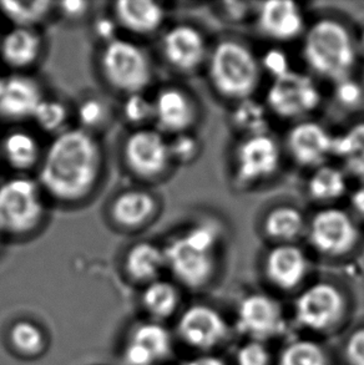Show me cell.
I'll return each instance as SVG.
<instances>
[{
	"label": "cell",
	"instance_id": "obj_1",
	"mask_svg": "<svg viewBox=\"0 0 364 365\" xmlns=\"http://www.w3.org/2000/svg\"><path fill=\"white\" fill-rule=\"evenodd\" d=\"M103 168V150L93 133L65 128L43 153L38 182L59 202H80L95 191Z\"/></svg>",
	"mask_w": 364,
	"mask_h": 365
},
{
	"label": "cell",
	"instance_id": "obj_2",
	"mask_svg": "<svg viewBox=\"0 0 364 365\" xmlns=\"http://www.w3.org/2000/svg\"><path fill=\"white\" fill-rule=\"evenodd\" d=\"M228 228L223 218L205 215L175 235L165 245L166 269L175 283L192 292L210 289L223 271Z\"/></svg>",
	"mask_w": 364,
	"mask_h": 365
},
{
	"label": "cell",
	"instance_id": "obj_3",
	"mask_svg": "<svg viewBox=\"0 0 364 365\" xmlns=\"http://www.w3.org/2000/svg\"><path fill=\"white\" fill-rule=\"evenodd\" d=\"M300 58L305 71L330 85L353 78L360 63L357 30L337 14L310 20L300 39Z\"/></svg>",
	"mask_w": 364,
	"mask_h": 365
},
{
	"label": "cell",
	"instance_id": "obj_4",
	"mask_svg": "<svg viewBox=\"0 0 364 365\" xmlns=\"http://www.w3.org/2000/svg\"><path fill=\"white\" fill-rule=\"evenodd\" d=\"M353 312V297L342 282L317 277L292 297L290 326L298 334L327 341L350 329Z\"/></svg>",
	"mask_w": 364,
	"mask_h": 365
},
{
	"label": "cell",
	"instance_id": "obj_5",
	"mask_svg": "<svg viewBox=\"0 0 364 365\" xmlns=\"http://www.w3.org/2000/svg\"><path fill=\"white\" fill-rule=\"evenodd\" d=\"M203 71L213 95L228 105L256 98L265 75L260 55L236 35L212 43Z\"/></svg>",
	"mask_w": 364,
	"mask_h": 365
},
{
	"label": "cell",
	"instance_id": "obj_6",
	"mask_svg": "<svg viewBox=\"0 0 364 365\" xmlns=\"http://www.w3.org/2000/svg\"><path fill=\"white\" fill-rule=\"evenodd\" d=\"M285 160L280 140L272 133L237 138L230 150L228 182L237 193H248L275 181Z\"/></svg>",
	"mask_w": 364,
	"mask_h": 365
},
{
	"label": "cell",
	"instance_id": "obj_7",
	"mask_svg": "<svg viewBox=\"0 0 364 365\" xmlns=\"http://www.w3.org/2000/svg\"><path fill=\"white\" fill-rule=\"evenodd\" d=\"M305 242L313 258L342 263L357 256L363 246L364 232L347 208H315L308 215Z\"/></svg>",
	"mask_w": 364,
	"mask_h": 365
},
{
	"label": "cell",
	"instance_id": "obj_8",
	"mask_svg": "<svg viewBox=\"0 0 364 365\" xmlns=\"http://www.w3.org/2000/svg\"><path fill=\"white\" fill-rule=\"evenodd\" d=\"M235 334L241 339L272 344L285 339L290 331V312L282 298L267 289L246 292L240 297L232 317Z\"/></svg>",
	"mask_w": 364,
	"mask_h": 365
},
{
	"label": "cell",
	"instance_id": "obj_9",
	"mask_svg": "<svg viewBox=\"0 0 364 365\" xmlns=\"http://www.w3.org/2000/svg\"><path fill=\"white\" fill-rule=\"evenodd\" d=\"M263 103L272 119L295 123L315 118L325 103L318 80L307 71L292 68L270 80Z\"/></svg>",
	"mask_w": 364,
	"mask_h": 365
},
{
	"label": "cell",
	"instance_id": "obj_10",
	"mask_svg": "<svg viewBox=\"0 0 364 365\" xmlns=\"http://www.w3.org/2000/svg\"><path fill=\"white\" fill-rule=\"evenodd\" d=\"M315 259L302 243L270 245L260 259L265 289L275 296L292 298L315 277Z\"/></svg>",
	"mask_w": 364,
	"mask_h": 365
},
{
	"label": "cell",
	"instance_id": "obj_11",
	"mask_svg": "<svg viewBox=\"0 0 364 365\" xmlns=\"http://www.w3.org/2000/svg\"><path fill=\"white\" fill-rule=\"evenodd\" d=\"M45 217L43 190L33 178L18 176L0 185V233L25 237L41 226Z\"/></svg>",
	"mask_w": 364,
	"mask_h": 365
},
{
	"label": "cell",
	"instance_id": "obj_12",
	"mask_svg": "<svg viewBox=\"0 0 364 365\" xmlns=\"http://www.w3.org/2000/svg\"><path fill=\"white\" fill-rule=\"evenodd\" d=\"M98 65L106 84L125 95L143 93L153 81L148 55L130 40L116 38L103 45Z\"/></svg>",
	"mask_w": 364,
	"mask_h": 365
},
{
	"label": "cell",
	"instance_id": "obj_13",
	"mask_svg": "<svg viewBox=\"0 0 364 365\" xmlns=\"http://www.w3.org/2000/svg\"><path fill=\"white\" fill-rule=\"evenodd\" d=\"M178 339L197 354H220L235 338L232 319L210 303L186 307L176 323Z\"/></svg>",
	"mask_w": 364,
	"mask_h": 365
},
{
	"label": "cell",
	"instance_id": "obj_14",
	"mask_svg": "<svg viewBox=\"0 0 364 365\" xmlns=\"http://www.w3.org/2000/svg\"><path fill=\"white\" fill-rule=\"evenodd\" d=\"M335 135L315 118L290 123L280 140L285 160L307 173L333 161Z\"/></svg>",
	"mask_w": 364,
	"mask_h": 365
},
{
	"label": "cell",
	"instance_id": "obj_15",
	"mask_svg": "<svg viewBox=\"0 0 364 365\" xmlns=\"http://www.w3.org/2000/svg\"><path fill=\"white\" fill-rule=\"evenodd\" d=\"M123 163L133 176L146 181L163 178L173 166L170 143L156 128H136L125 138Z\"/></svg>",
	"mask_w": 364,
	"mask_h": 365
},
{
	"label": "cell",
	"instance_id": "obj_16",
	"mask_svg": "<svg viewBox=\"0 0 364 365\" xmlns=\"http://www.w3.org/2000/svg\"><path fill=\"white\" fill-rule=\"evenodd\" d=\"M211 44L197 25L178 23L163 33L160 46L165 63L173 71L193 75L205 69Z\"/></svg>",
	"mask_w": 364,
	"mask_h": 365
},
{
	"label": "cell",
	"instance_id": "obj_17",
	"mask_svg": "<svg viewBox=\"0 0 364 365\" xmlns=\"http://www.w3.org/2000/svg\"><path fill=\"white\" fill-rule=\"evenodd\" d=\"M252 19L257 33L275 45L300 41L310 23L300 4L290 0H270L255 4Z\"/></svg>",
	"mask_w": 364,
	"mask_h": 365
},
{
	"label": "cell",
	"instance_id": "obj_18",
	"mask_svg": "<svg viewBox=\"0 0 364 365\" xmlns=\"http://www.w3.org/2000/svg\"><path fill=\"white\" fill-rule=\"evenodd\" d=\"M153 106V121L163 135L193 133L201 121V105L196 96L178 85H168L158 90Z\"/></svg>",
	"mask_w": 364,
	"mask_h": 365
},
{
	"label": "cell",
	"instance_id": "obj_19",
	"mask_svg": "<svg viewBox=\"0 0 364 365\" xmlns=\"http://www.w3.org/2000/svg\"><path fill=\"white\" fill-rule=\"evenodd\" d=\"M173 339L166 327L158 322L141 323L133 328L123 349L128 365H155L173 356Z\"/></svg>",
	"mask_w": 364,
	"mask_h": 365
},
{
	"label": "cell",
	"instance_id": "obj_20",
	"mask_svg": "<svg viewBox=\"0 0 364 365\" xmlns=\"http://www.w3.org/2000/svg\"><path fill=\"white\" fill-rule=\"evenodd\" d=\"M308 215L292 202H275L258 220V233L267 245H287L305 241Z\"/></svg>",
	"mask_w": 364,
	"mask_h": 365
},
{
	"label": "cell",
	"instance_id": "obj_21",
	"mask_svg": "<svg viewBox=\"0 0 364 365\" xmlns=\"http://www.w3.org/2000/svg\"><path fill=\"white\" fill-rule=\"evenodd\" d=\"M158 200L143 188H130L113 198L108 216L116 227L125 231H138L156 217Z\"/></svg>",
	"mask_w": 364,
	"mask_h": 365
},
{
	"label": "cell",
	"instance_id": "obj_22",
	"mask_svg": "<svg viewBox=\"0 0 364 365\" xmlns=\"http://www.w3.org/2000/svg\"><path fill=\"white\" fill-rule=\"evenodd\" d=\"M39 83L28 75L14 74L5 78L0 93V119L24 121L33 119L35 110L43 101Z\"/></svg>",
	"mask_w": 364,
	"mask_h": 365
},
{
	"label": "cell",
	"instance_id": "obj_23",
	"mask_svg": "<svg viewBox=\"0 0 364 365\" xmlns=\"http://www.w3.org/2000/svg\"><path fill=\"white\" fill-rule=\"evenodd\" d=\"M303 190L307 200L317 208L338 206L337 203L350 193V178L338 163L330 161L307 173Z\"/></svg>",
	"mask_w": 364,
	"mask_h": 365
},
{
	"label": "cell",
	"instance_id": "obj_24",
	"mask_svg": "<svg viewBox=\"0 0 364 365\" xmlns=\"http://www.w3.org/2000/svg\"><path fill=\"white\" fill-rule=\"evenodd\" d=\"M166 11L151 0H120L113 5V19L118 28L136 35L156 33L163 25Z\"/></svg>",
	"mask_w": 364,
	"mask_h": 365
},
{
	"label": "cell",
	"instance_id": "obj_25",
	"mask_svg": "<svg viewBox=\"0 0 364 365\" xmlns=\"http://www.w3.org/2000/svg\"><path fill=\"white\" fill-rule=\"evenodd\" d=\"M275 365H338V358L327 341L297 333L275 351Z\"/></svg>",
	"mask_w": 364,
	"mask_h": 365
},
{
	"label": "cell",
	"instance_id": "obj_26",
	"mask_svg": "<svg viewBox=\"0 0 364 365\" xmlns=\"http://www.w3.org/2000/svg\"><path fill=\"white\" fill-rule=\"evenodd\" d=\"M333 161L345 170L350 181L364 185V118L335 133Z\"/></svg>",
	"mask_w": 364,
	"mask_h": 365
},
{
	"label": "cell",
	"instance_id": "obj_27",
	"mask_svg": "<svg viewBox=\"0 0 364 365\" xmlns=\"http://www.w3.org/2000/svg\"><path fill=\"white\" fill-rule=\"evenodd\" d=\"M43 38L33 28H13L0 39V58L9 68L25 70L38 63Z\"/></svg>",
	"mask_w": 364,
	"mask_h": 365
},
{
	"label": "cell",
	"instance_id": "obj_28",
	"mask_svg": "<svg viewBox=\"0 0 364 365\" xmlns=\"http://www.w3.org/2000/svg\"><path fill=\"white\" fill-rule=\"evenodd\" d=\"M123 268L130 279L138 283H151L166 269L163 247L153 242H138L125 255Z\"/></svg>",
	"mask_w": 364,
	"mask_h": 365
},
{
	"label": "cell",
	"instance_id": "obj_29",
	"mask_svg": "<svg viewBox=\"0 0 364 365\" xmlns=\"http://www.w3.org/2000/svg\"><path fill=\"white\" fill-rule=\"evenodd\" d=\"M228 123L237 138L271 133L272 116L263 101L251 98L230 105Z\"/></svg>",
	"mask_w": 364,
	"mask_h": 365
},
{
	"label": "cell",
	"instance_id": "obj_30",
	"mask_svg": "<svg viewBox=\"0 0 364 365\" xmlns=\"http://www.w3.org/2000/svg\"><path fill=\"white\" fill-rule=\"evenodd\" d=\"M145 311L153 321H166L175 316L181 307V287L178 283L158 278L148 283L143 293Z\"/></svg>",
	"mask_w": 364,
	"mask_h": 365
},
{
	"label": "cell",
	"instance_id": "obj_31",
	"mask_svg": "<svg viewBox=\"0 0 364 365\" xmlns=\"http://www.w3.org/2000/svg\"><path fill=\"white\" fill-rule=\"evenodd\" d=\"M1 153L10 168L18 171H28L41 161V148L33 133L15 130L1 141Z\"/></svg>",
	"mask_w": 364,
	"mask_h": 365
},
{
	"label": "cell",
	"instance_id": "obj_32",
	"mask_svg": "<svg viewBox=\"0 0 364 365\" xmlns=\"http://www.w3.org/2000/svg\"><path fill=\"white\" fill-rule=\"evenodd\" d=\"M54 3L45 0L33 1H0V13L9 20L15 28H33L39 24L51 13Z\"/></svg>",
	"mask_w": 364,
	"mask_h": 365
},
{
	"label": "cell",
	"instance_id": "obj_33",
	"mask_svg": "<svg viewBox=\"0 0 364 365\" xmlns=\"http://www.w3.org/2000/svg\"><path fill=\"white\" fill-rule=\"evenodd\" d=\"M231 365H275V351L265 341L241 339L232 353Z\"/></svg>",
	"mask_w": 364,
	"mask_h": 365
},
{
	"label": "cell",
	"instance_id": "obj_34",
	"mask_svg": "<svg viewBox=\"0 0 364 365\" xmlns=\"http://www.w3.org/2000/svg\"><path fill=\"white\" fill-rule=\"evenodd\" d=\"M10 341L15 351L26 356H34L44 351L45 338L39 327L29 322H19L10 331Z\"/></svg>",
	"mask_w": 364,
	"mask_h": 365
},
{
	"label": "cell",
	"instance_id": "obj_35",
	"mask_svg": "<svg viewBox=\"0 0 364 365\" xmlns=\"http://www.w3.org/2000/svg\"><path fill=\"white\" fill-rule=\"evenodd\" d=\"M31 120L45 133L58 135L65 130V123L68 121V109L59 100L44 98L38 109L35 110Z\"/></svg>",
	"mask_w": 364,
	"mask_h": 365
},
{
	"label": "cell",
	"instance_id": "obj_36",
	"mask_svg": "<svg viewBox=\"0 0 364 365\" xmlns=\"http://www.w3.org/2000/svg\"><path fill=\"white\" fill-rule=\"evenodd\" d=\"M170 153L173 165L188 166L200 158L202 153V141L193 133H180L168 140Z\"/></svg>",
	"mask_w": 364,
	"mask_h": 365
},
{
	"label": "cell",
	"instance_id": "obj_37",
	"mask_svg": "<svg viewBox=\"0 0 364 365\" xmlns=\"http://www.w3.org/2000/svg\"><path fill=\"white\" fill-rule=\"evenodd\" d=\"M338 364L364 365V323L350 327L343 334Z\"/></svg>",
	"mask_w": 364,
	"mask_h": 365
},
{
	"label": "cell",
	"instance_id": "obj_38",
	"mask_svg": "<svg viewBox=\"0 0 364 365\" xmlns=\"http://www.w3.org/2000/svg\"><path fill=\"white\" fill-rule=\"evenodd\" d=\"M76 116L81 128L91 133V130L101 128L108 121V105L98 98H88L80 103Z\"/></svg>",
	"mask_w": 364,
	"mask_h": 365
},
{
	"label": "cell",
	"instance_id": "obj_39",
	"mask_svg": "<svg viewBox=\"0 0 364 365\" xmlns=\"http://www.w3.org/2000/svg\"><path fill=\"white\" fill-rule=\"evenodd\" d=\"M121 110L123 119L133 126H138V128L153 120V100L148 99L143 93L126 95Z\"/></svg>",
	"mask_w": 364,
	"mask_h": 365
},
{
	"label": "cell",
	"instance_id": "obj_40",
	"mask_svg": "<svg viewBox=\"0 0 364 365\" xmlns=\"http://www.w3.org/2000/svg\"><path fill=\"white\" fill-rule=\"evenodd\" d=\"M332 86L335 89L333 90V98H335V103L345 109L355 108L363 100V89L358 83V80H355V76L343 80Z\"/></svg>",
	"mask_w": 364,
	"mask_h": 365
},
{
	"label": "cell",
	"instance_id": "obj_41",
	"mask_svg": "<svg viewBox=\"0 0 364 365\" xmlns=\"http://www.w3.org/2000/svg\"><path fill=\"white\" fill-rule=\"evenodd\" d=\"M263 74L268 75L270 80L285 74L292 69L287 54L278 48L268 50L266 54L260 56Z\"/></svg>",
	"mask_w": 364,
	"mask_h": 365
},
{
	"label": "cell",
	"instance_id": "obj_42",
	"mask_svg": "<svg viewBox=\"0 0 364 365\" xmlns=\"http://www.w3.org/2000/svg\"><path fill=\"white\" fill-rule=\"evenodd\" d=\"M347 210L362 225L364 222V185L357 183L355 187L350 188L347 196Z\"/></svg>",
	"mask_w": 364,
	"mask_h": 365
},
{
	"label": "cell",
	"instance_id": "obj_43",
	"mask_svg": "<svg viewBox=\"0 0 364 365\" xmlns=\"http://www.w3.org/2000/svg\"><path fill=\"white\" fill-rule=\"evenodd\" d=\"M222 16L228 21H237L240 23L243 19H246L250 15L253 18V11H255V4H246V3H225L223 9L220 10Z\"/></svg>",
	"mask_w": 364,
	"mask_h": 365
},
{
	"label": "cell",
	"instance_id": "obj_44",
	"mask_svg": "<svg viewBox=\"0 0 364 365\" xmlns=\"http://www.w3.org/2000/svg\"><path fill=\"white\" fill-rule=\"evenodd\" d=\"M118 25L116 20L108 16H101L95 21L93 25V31L98 39L103 40V44H108L110 41L116 39L118 36Z\"/></svg>",
	"mask_w": 364,
	"mask_h": 365
},
{
	"label": "cell",
	"instance_id": "obj_45",
	"mask_svg": "<svg viewBox=\"0 0 364 365\" xmlns=\"http://www.w3.org/2000/svg\"><path fill=\"white\" fill-rule=\"evenodd\" d=\"M59 11L64 18L69 20H79L84 18L89 11L90 4L86 1H61L58 4Z\"/></svg>",
	"mask_w": 364,
	"mask_h": 365
},
{
	"label": "cell",
	"instance_id": "obj_46",
	"mask_svg": "<svg viewBox=\"0 0 364 365\" xmlns=\"http://www.w3.org/2000/svg\"><path fill=\"white\" fill-rule=\"evenodd\" d=\"M181 365H231L230 361L220 354H197L191 359H187Z\"/></svg>",
	"mask_w": 364,
	"mask_h": 365
},
{
	"label": "cell",
	"instance_id": "obj_47",
	"mask_svg": "<svg viewBox=\"0 0 364 365\" xmlns=\"http://www.w3.org/2000/svg\"><path fill=\"white\" fill-rule=\"evenodd\" d=\"M357 39H358V50H360V60L364 59V30L357 31Z\"/></svg>",
	"mask_w": 364,
	"mask_h": 365
},
{
	"label": "cell",
	"instance_id": "obj_48",
	"mask_svg": "<svg viewBox=\"0 0 364 365\" xmlns=\"http://www.w3.org/2000/svg\"><path fill=\"white\" fill-rule=\"evenodd\" d=\"M4 76H1V75H0V93H1V90H3V86H4Z\"/></svg>",
	"mask_w": 364,
	"mask_h": 365
},
{
	"label": "cell",
	"instance_id": "obj_49",
	"mask_svg": "<svg viewBox=\"0 0 364 365\" xmlns=\"http://www.w3.org/2000/svg\"><path fill=\"white\" fill-rule=\"evenodd\" d=\"M1 236H3V235H1V233H0V241H1Z\"/></svg>",
	"mask_w": 364,
	"mask_h": 365
}]
</instances>
